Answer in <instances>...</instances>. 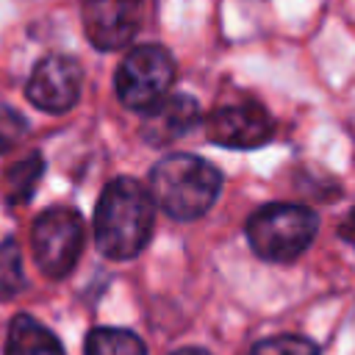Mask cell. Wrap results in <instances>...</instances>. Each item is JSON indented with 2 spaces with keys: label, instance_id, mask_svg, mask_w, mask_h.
I'll return each mask as SVG.
<instances>
[{
  "label": "cell",
  "instance_id": "1",
  "mask_svg": "<svg viewBox=\"0 0 355 355\" xmlns=\"http://www.w3.org/2000/svg\"><path fill=\"white\" fill-rule=\"evenodd\" d=\"M155 225V197L136 178H114L94 208V244L111 261L136 258Z\"/></svg>",
  "mask_w": 355,
  "mask_h": 355
},
{
  "label": "cell",
  "instance_id": "2",
  "mask_svg": "<svg viewBox=\"0 0 355 355\" xmlns=\"http://www.w3.org/2000/svg\"><path fill=\"white\" fill-rule=\"evenodd\" d=\"M150 191L166 216L191 222L216 202L222 191V172L191 153L164 155L150 169Z\"/></svg>",
  "mask_w": 355,
  "mask_h": 355
},
{
  "label": "cell",
  "instance_id": "3",
  "mask_svg": "<svg viewBox=\"0 0 355 355\" xmlns=\"http://www.w3.org/2000/svg\"><path fill=\"white\" fill-rule=\"evenodd\" d=\"M244 230L258 258L269 263H291L316 239L319 216L300 202H269L250 214Z\"/></svg>",
  "mask_w": 355,
  "mask_h": 355
},
{
  "label": "cell",
  "instance_id": "4",
  "mask_svg": "<svg viewBox=\"0 0 355 355\" xmlns=\"http://www.w3.org/2000/svg\"><path fill=\"white\" fill-rule=\"evenodd\" d=\"M175 83V58L161 44H139L116 67L114 89L125 108L147 114Z\"/></svg>",
  "mask_w": 355,
  "mask_h": 355
},
{
  "label": "cell",
  "instance_id": "5",
  "mask_svg": "<svg viewBox=\"0 0 355 355\" xmlns=\"http://www.w3.org/2000/svg\"><path fill=\"white\" fill-rule=\"evenodd\" d=\"M83 219L75 208L55 205L36 216L31 244H33V261L42 275L58 280L72 272L83 252Z\"/></svg>",
  "mask_w": 355,
  "mask_h": 355
},
{
  "label": "cell",
  "instance_id": "6",
  "mask_svg": "<svg viewBox=\"0 0 355 355\" xmlns=\"http://www.w3.org/2000/svg\"><path fill=\"white\" fill-rule=\"evenodd\" d=\"M205 133L219 147L255 150L275 136V119L261 103L239 100L216 105L205 119Z\"/></svg>",
  "mask_w": 355,
  "mask_h": 355
},
{
  "label": "cell",
  "instance_id": "7",
  "mask_svg": "<svg viewBox=\"0 0 355 355\" xmlns=\"http://www.w3.org/2000/svg\"><path fill=\"white\" fill-rule=\"evenodd\" d=\"M80 86H83V69L72 55H44L25 86L28 100L47 114H67L78 97H80Z\"/></svg>",
  "mask_w": 355,
  "mask_h": 355
},
{
  "label": "cell",
  "instance_id": "8",
  "mask_svg": "<svg viewBox=\"0 0 355 355\" xmlns=\"http://www.w3.org/2000/svg\"><path fill=\"white\" fill-rule=\"evenodd\" d=\"M83 31L97 50H122L141 28L144 0H83Z\"/></svg>",
  "mask_w": 355,
  "mask_h": 355
},
{
  "label": "cell",
  "instance_id": "9",
  "mask_svg": "<svg viewBox=\"0 0 355 355\" xmlns=\"http://www.w3.org/2000/svg\"><path fill=\"white\" fill-rule=\"evenodd\" d=\"M200 125V105L189 94H166L155 108L144 114L141 139L147 144H169Z\"/></svg>",
  "mask_w": 355,
  "mask_h": 355
},
{
  "label": "cell",
  "instance_id": "10",
  "mask_svg": "<svg viewBox=\"0 0 355 355\" xmlns=\"http://www.w3.org/2000/svg\"><path fill=\"white\" fill-rule=\"evenodd\" d=\"M6 355H64L61 341L31 313H17L8 324Z\"/></svg>",
  "mask_w": 355,
  "mask_h": 355
},
{
  "label": "cell",
  "instance_id": "11",
  "mask_svg": "<svg viewBox=\"0 0 355 355\" xmlns=\"http://www.w3.org/2000/svg\"><path fill=\"white\" fill-rule=\"evenodd\" d=\"M42 175H44V158H42V153H31V155L14 161L3 172V178H0V194H3V200L8 205L28 202L33 197Z\"/></svg>",
  "mask_w": 355,
  "mask_h": 355
},
{
  "label": "cell",
  "instance_id": "12",
  "mask_svg": "<svg viewBox=\"0 0 355 355\" xmlns=\"http://www.w3.org/2000/svg\"><path fill=\"white\" fill-rule=\"evenodd\" d=\"M83 355H147V347L128 327H94L83 341Z\"/></svg>",
  "mask_w": 355,
  "mask_h": 355
},
{
  "label": "cell",
  "instance_id": "13",
  "mask_svg": "<svg viewBox=\"0 0 355 355\" xmlns=\"http://www.w3.org/2000/svg\"><path fill=\"white\" fill-rule=\"evenodd\" d=\"M25 286V272H22V250L17 239L0 241V297H17Z\"/></svg>",
  "mask_w": 355,
  "mask_h": 355
},
{
  "label": "cell",
  "instance_id": "14",
  "mask_svg": "<svg viewBox=\"0 0 355 355\" xmlns=\"http://www.w3.org/2000/svg\"><path fill=\"white\" fill-rule=\"evenodd\" d=\"M247 355H319V347L305 336H272L255 341Z\"/></svg>",
  "mask_w": 355,
  "mask_h": 355
},
{
  "label": "cell",
  "instance_id": "15",
  "mask_svg": "<svg viewBox=\"0 0 355 355\" xmlns=\"http://www.w3.org/2000/svg\"><path fill=\"white\" fill-rule=\"evenodd\" d=\"M25 130H28L25 116L11 105H0V153H8L11 147H17Z\"/></svg>",
  "mask_w": 355,
  "mask_h": 355
},
{
  "label": "cell",
  "instance_id": "16",
  "mask_svg": "<svg viewBox=\"0 0 355 355\" xmlns=\"http://www.w3.org/2000/svg\"><path fill=\"white\" fill-rule=\"evenodd\" d=\"M338 236H341L347 244H352V250H355V208H349L347 216L341 219V225H338Z\"/></svg>",
  "mask_w": 355,
  "mask_h": 355
},
{
  "label": "cell",
  "instance_id": "17",
  "mask_svg": "<svg viewBox=\"0 0 355 355\" xmlns=\"http://www.w3.org/2000/svg\"><path fill=\"white\" fill-rule=\"evenodd\" d=\"M169 355H211V352H205V349H200V347H183V349H175V352H169Z\"/></svg>",
  "mask_w": 355,
  "mask_h": 355
}]
</instances>
